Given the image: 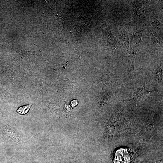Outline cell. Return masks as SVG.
Returning <instances> with one entry per match:
<instances>
[{"label": "cell", "mask_w": 163, "mask_h": 163, "mask_svg": "<svg viewBox=\"0 0 163 163\" xmlns=\"http://www.w3.org/2000/svg\"><path fill=\"white\" fill-rule=\"evenodd\" d=\"M155 91L158 92L157 89L155 88L152 91H149L145 88L144 85H141L130 94L129 98L134 102H138L146 96Z\"/></svg>", "instance_id": "cell-1"}, {"label": "cell", "mask_w": 163, "mask_h": 163, "mask_svg": "<svg viewBox=\"0 0 163 163\" xmlns=\"http://www.w3.org/2000/svg\"><path fill=\"white\" fill-rule=\"evenodd\" d=\"M113 160L114 163H130L129 154L127 149L121 148L116 151Z\"/></svg>", "instance_id": "cell-2"}, {"label": "cell", "mask_w": 163, "mask_h": 163, "mask_svg": "<svg viewBox=\"0 0 163 163\" xmlns=\"http://www.w3.org/2000/svg\"><path fill=\"white\" fill-rule=\"evenodd\" d=\"M130 46L131 48L139 49L141 46L142 41L141 40L142 33L134 30H129Z\"/></svg>", "instance_id": "cell-3"}, {"label": "cell", "mask_w": 163, "mask_h": 163, "mask_svg": "<svg viewBox=\"0 0 163 163\" xmlns=\"http://www.w3.org/2000/svg\"><path fill=\"white\" fill-rule=\"evenodd\" d=\"M103 34L106 43L115 50L117 47V42L112 33L109 25L106 26L103 30Z\"/></svg>", "instance_id": "cell-4"}, {"label": "cell", "mask_w": 163, "mask_h": 163, "mask_svg": "<svg viewBox=\"0 0 163 163\" xmlns=\"http://www.w3.org/2000/svg\"><path fill=\"white\" fill-rule=\"evenodd\" d=\"M138 49L130 48L128 51V55L126 61L133 70H134V63L136 54Z\"/></svg>", "instance_id": "cell-5"}, {"label": "cell", "mask_w": 163, "mask_h": 163, "mask_svg": "<svg viewBox=\"0 0 163 163\" xmlns=\"http://www.w3.org/2000/svg\"><path fill=\"white\" fill-rule=\"evenodd\" d=\"M155 77L158 81L162 82V74L161 62L157 65L155 70Z\"/></svg>", "instance_id": "cell-6"}, {"label": "cell", "mask_w": 163, "mask_h": 163, "mask_svg": "<svg viewBox=\"0 0 163 163\" xmlns=\"http://www.w3.org/2000/svg\"><path fill=\"white\" fill-rule=\"evenodd\" d=\"M32 104L21 106L17 110V112L21 115H24L29 111Z\"/></svg>", "instance_id": "cell-7"}]
</instances>
